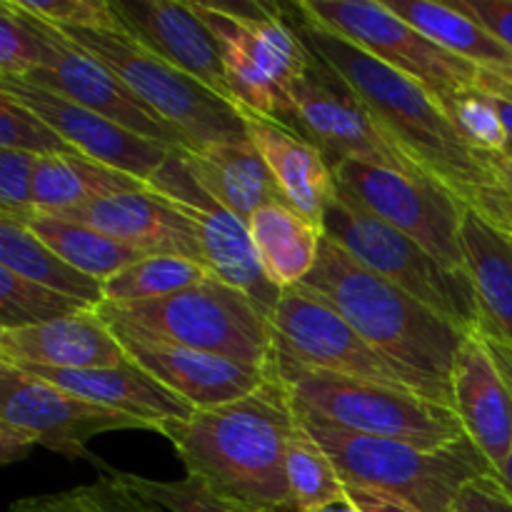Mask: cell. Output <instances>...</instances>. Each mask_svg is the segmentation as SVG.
<instances>
[{
	"mask_svg": "<svg viewBox=\"0 0 512 512\" xmlns=\"http://www.w3.org/2000/svg\"><path fill=\"white\" fill-rule=\"evenodd\" d=\"M210 278V270L180 255H148L105 280L103 305H140L168 298Z\"/></svg>",
	"mask_w": 512,
	"mask_h": 512,
	"instance_id": "33",
	"label": "cell"
},
{
	"mask_svg": "<svg viewBox=\"0 0 512 512\" xmlns=\"http://www.w3.org/2000/svg\"><path fill=\"white\" fill-rule=\"evenodd\" d=\"M18 223H23L30 233L38 235L65 263H70L80 273L90 275V278L100 280V283L118 275L128 265L148 258L140 250L120 243V240H113L110 235L100 233V230L90 228V225L60 218V215L53 213L33 210V213L25 215Z\"/></svg>",
	"mask_w": 512,
	"mask_h": 512,
	"instance_id": "31",
	"label": "cell"
},
{
	"mask_svg": "<svg viewBox=\"0 0 512 512\" xmlns=\"http://www.w3.org/2000/svg\"><path fill=\"white\" fill-rule=\"evenodd\" d=\"M108 325L135 365H140L145 373L153 375L175 395L188 400L195 410L218 408V405L248 398L270 378V368H250V365L235 363L220 355L200 353V350L135 333L123 325Z\"/></svg>",
	"mask_w": 512,
	"mask_h": 512,
	"instance_id": "18",
	"label": "cell"
},
{
	"mask_svg": "<svg viewBox=\"0 0 512 512\" xmlns=\"http://www.w3.org/2000/svg\"><path fill=\"white\" fill-rule=\"evenodd\" d=\"M290 108L288 128L313 143L330 168L353 160L425 178L380 130L353 88L315 55L295 83Z\"/></svg>",
	"mask_w": 512,
	"mask_h": 512,
	"instance_id": "12",
	"label": "cell"
},
{
	"mask_svg": "<svg viewBox=\"0 0 512 512\" xmlns=\"http://www.w3.org/2000/svg\"><path fill=\"white\" fill-rule=\"evenodd\" d=\"M53 215L90 225L145 255H180L203 265L198 233L188 215L150 188L95 200Z\"/></svg>",
	"mask_w": 512,
	"mask_h": 512,
	"instance_id": "20",
	"label": "cell"
},
{
	"mask_svg": "<svg viewBox=\"0 0 512 512\" xmlns=\"http://www.w3.org/2000/svg\"><path fill=\"white\" fill-rule=\"evenodd\" d=\"M450 512H512V495L498 473L483 475L465 485Z\"/></svg>",
	"mask_w": 512,
	"mask_h": 512,
	"instance_id": "43",
	"label": "cell"
},
{
	"mask_svg": "<svg viewBox=\"0 0 512 512\" xmlns=\"http://www.w3.org/2000/svg\"><path fill=\"white\" fill-rule=\"evenodd\" d=\"M295 8L423 85L440 105L483 85V70L440 48L383 0H295Z\"/></svg>",
	"mask_w": 512,
	"mask_h": 512,
	"instance_id": "10",
	"label": "cell"
},
{
	"mask_svg": "<svg viewBox=\"0 0 512 512\" xmlns=\"http://www.w3.org/2000/svg\"><path fill=\"white\" fill-rule=\"evenodd\" d=\"M288 485V512H318L348 495L338 468L323 445L310 435L298 413H295L293 433L288 438Z\"/></svg>",
	"mask_w": 512,
	"mask_h": 512,
	"instance_id": "32",
	"label": "cell"
},
{
	"mask_svg": "<svg viewBox=\"0 0 512 512\" xmlns=\"http://www.w3.org/2000/svg\"><path fill=\"white\" fill-rule=\"evenodd\" d=\"M148 188L188 215L198 233L203 265L210 275L248 295L270 320L283 290L275 288L265 275L250 223L205 193L185 163V150L170 153L163 168L148 180Z\"/></svg>",
	"mask_w": 512,
	"mask_h": 512,
	"instance_id": "13",
	"label": "cell"
},
{
	"mask_svg": "<svg viewBox=\"0 0 512 512\" xmlns=\"http://www.w3.org/2000/svg\"><path fill=\"white\" fill-rule=\"evenodd\" d=\"M190 8L208 25L223 55L238 108L290 123V95L313 60L288 8L275 3H200Z\"/></svg>",
	"mask_w": 512,
	"mask_h": 512,
	"instance_id": "6",
	"label": "cell"
},
{
	"mask_svg": "<svg viewBox=\"0 0 512 512\" xmlns=\"http://www.w3.org/2000/svg\"><path fill=\"white\" fill-rule=\"evenodd\" d=\"M478 335L485 340V345L490 348V353H493L495 363H498L500 373H503L505 383H508V388L512 393V348L508 343H503V340H498V338H493V335L483 333V330H478ZM500 480H503L505 490H508V493L512 495V450H510V458H508V463H505L503 473H500Z\"/></svg>",
	"mask_w": 512,
	"mask_h": 512,
	"instance_id": "46",
	"label": "cell"
},
{
	"mask_svg": "<svg viewBox=\"0 0 512 512\" xmlns=\"http://www.w3.org/2000/svg\"><path fill=\"white\" fill-rule=\"evenodd\" d=\"M453 5L512 50V0H455Z\"/></svg>",
	"mask_w": 512,
	"mask_h": 512,
	"instance_id": "44",
	"label": "cell"
},
{
	"mask_svg": "<svg viewBox=\"0 0 512 512\" xmlns=\"http://www.w3.org/2000/svg\"><path fill=\"white\" fill-rule=\"evenodd\" d=\"M123 33L213 93L233 100L223 55L208 25L180 0H113ZM235 103V100H233ZM238 105V103H235Z\"/></svg>",
	"mask_w": 512,
	"mask_h": 512,
	"instance_id": "19",
	"label": "cell"
},
{
	"mask_svg": "<svg viewBox=\"0 0 512 512\" xmlns=\"http://www.w3.org/2000/svg\"><path fill=\"white\" fill-rule=\"evenodd\" d=\"M248 223L270 283L280 290L298 288L318 263L323 228L285 203L263 205Z\"/></svg>",
	"mask_w": 512,
	"mask_h": 512,
	"instance_id": "28",
	"label": "cell"
},
{
	"mask_svg": "<svg viewBox=\"0 0 512 512\" xmlns=\"http://www.w3.org/2000/svg\"><path fill=\"white\" fill-rule=\"evenodd\" d=\"M25 15L33 20L35 30L40 33V40H43L45 63L43 68L35 70V73H30L23 80L43 90H50L55 95H63V98L73 100V103L123 125L130 133L155 140V143L165 145V148L188 150V140L173 125L160 120L153 110L145 108L135 98L133 90L108 65L100 63L93 53H88L83 45L75 43L73 38H68L55 25L43 23V20L30 13Z\"/></svg>",
	"mask_w": 512,
	"mask_h": 512,
	"instance_id": "15",
	"label": "cell"
},
{
	"mask_svg": "<svg viewBox=\"0 0 512 512\" xmlns=\"http://www.w3.org/2000/svg\"><path fill=\"white\" fill-rule=\"evenodd\" d=\"M335 183L368 213L393 225L433 258L458 273H468L460 230L468 205L430 178L368 163H340Z\"/></svg>",
	"mask_w": 512,
	"mask_h": 512,
	"instance_id": "11",
	"label": "cell"
},
{
	"mask_svg": "<svg viewBox=\"0 0 512 512\" xmlns=\"http://www.w3.org/2000/svg\"><path fill=\"white\" fill-rule=\"evenodd\" d=\"M0 420L25 430L40 448L68 460H98L88 453L95 435L115 430H150L140 420L70 395L25 370L0 360Z\"/></svg>",
	"mask_w": 512,
	"mask_h": 512,
	"instance_id": "16",
	"label": "cell"
},
{
	"mask_svg": "<svg viewBox=\"0 0 512 512\" xmlns=\"http://www.w3.org/2000/svg\"><path fill=\"white\" fill-rule=\"evenodd\" d=\"M318 512H363V510L355 505V500L350 498V495H345V498H340V500H335V503L325 505V508L318 510Z\"/></svg>",
	"mask_w": 512,
	"mask_h": 512,
	"instance_id": "50",
	"label": "cell"
},
{
	"mask_svg": "<svg viewBox=\"0 0 512 512\" xmlns=\"http://www.w3.org/2000/svg\"><path fill=\"white\" fill-rule=\"evenodd\" d=\"M63 33L108 65L145 108L188 140L193 153L248 135L243 110L233 100L165 63L128 33L75 28Z\"/></svg>",
	"mask_w": 512,
	"mask_h": 512,
	"instance_id": "9",
	"label": "cell"
},
{
	"mask_svg": "<svg viewBox=\"0 0 512 512\" xmlns=\"http://www.w3.org/2000/svg\"><path fill=\"white\" fill-rule=\"evenodd\" d=\"M295 408L280 380L248 398L195 410L158 430L178 453L185 475L253 508L288 512V438Z\"/></svg>",
	"mask_w": 512,
	"mask_h": 512,
	"instance_id": "3",
	"label": "cell"
},
{
	"mask_svg": "<svg viewBox=\"0 0 512 512\" xmlns=\"http://www.w3.org/2000/svg\"><path fill=\"white\" fill-rule=\"evenodd\" d=\"M490 165L493 180L480 190L473 210L512 238V165L505 155H490Z\"/></svg>",
	"mask_w": 512,
	"mask_h": 512,
	"instance_id": "42",
	"label": "cell"
},
{
	"mask_svg": "<svg viewBox=\"0 0 512 512\" xmlns=\"http://www.w3.org/2000/svg\"><path fill=\"white\" fill-rule=\"evenodd\" d=\"M8 512H163L123 483L118 470L100 463V478L58 493L18 498Z\"/></svg>",
	"mask_w": 512,
	"mask_h": 512,
	"instance_id": "34",
	"label": "cell"
},
{
	"mask_svg": "<svg viewBox=\"0 0 512 512\" xmlns=\"http://www.w3.org/2000/svg\"><path fill=\"white\" fill-rule=\"evenodd\" d=\"M443 108L470 148H475L478 153L505 155L508 135H505L503 120H500L495 100L488 90H463L453 100H448Z\"/></svg>",
	"mask_w": 512,
	"mask_h": 512,
	"instance_id": "38",
	"label": "cell"
},
{
	"mask_svg": "<svg viewBox=\"0 0 512 512\" xmlns=\"http://www.w3.org/2000/svg\"><path fill=\"white\" fill-rule=\"evenodd\" d=\"M243 115L248 138L263 155L283 203L323 228L325 210L338 193L335 173L328 160L313 143L300 138L288 125L248 110H243Z\"/></svg>",
	"mask_w": 512,
	"mask_h": 512,
	"instance_id": "24",
	"label": "cell"
},
{
	"mask_svg": "<svg viewBox=\"0 0 512 512\" xmlns=\"http://www.w3.org/2000/svg\"><path fill=\"white\" fill-rule=\"evenodd\" d=\"M270 373L280 380L295 413L305 418L350 433L403 440L428 450L445 448L465 438L455 408L423 398L413 390L320 373L280 355L270 360Z\"/></svg>",
	"mask_w": 512,
	"mask_h": 512,
	"instance_id": "5",
	"label": "cell"
},
{
	"mask_svg": "<svg viewBox=\"0 0 512 512\" xmlns=\"http://www.w3.org/2000/svg\"><path fill=\"white\" fill-rule=\"evenodd\" d=\"M83 310H90V305L20 278L18 273L0 265V330L33 328Z\"/></svg>",
	"mask_w": 512,
	"mask_h": 512,
	"instance_id": "35",
	"label": "cell"
},
{
	"mask_svg": "<svg viewBox=\"0 0 512 512\" xmlns=\"http://www.w3.org/2000/svg\"><path fill=\"white\" fill-rule=\"evenodd\" d=\"M480 88H485V90H490V93L503 95V98L512 100V83H505V80H498V78H490V75H485L483 85H480Z\"/></svg>",
	"mask_w": 512,
	"mask_h": 512,
	"instance_id": "49",
	"label": "cell"
},
{
	"mask_svg": "<svg viewBox=\"0 0 512 512\" xmlns=\"http://www.w3.org/2000/svg\"><path fill=\"white\" fill-rule=\"evenodd\" d=\"M480 308V330L512 348V238L468 208L460 230Z\"/></svg>",
	"mask_w": 512,
	"mask_h": 512,
	"instance_id": "26",
	"label": "cell"
},
{
	"mask_svg": "<svg viewBox=\"0 0 512 512\" xmlns=\"http://www.w3.org/2000/svg\"><path fill=\"white\" fill-rule=\"evenodd\" d=\"M490 93V90H488ZM493 95L495 100V108H498L500 113V120H503V128H505V135H508V148H505V158H512V100L510 98H503V95Z\"/></svg>",
	"mask_w": 512,
	"mask_h": 512,
	"instance_id": "48",
	"label": "cell"
},
{
	"mask_svg": "<svg viewBox=\"0 0 512 512\" xmlns=\"http://www.w3.org/2000/svg\"><path fill=\"white\" fill-rule=\"evenodd\" d=\"M33 378L45 380L70 395L90 400L95 405L130 415L158 433L165 423L188 420L195 413L193 405L165 388L163 383L145 373L133 360L115 368L88 370H53V368H20Z\"/></svg>",
	"mask_w": 512,
	"mask_h": 512,
	"instance_id": "23",
	"label": "cell"
},
{
	"mask_svg": "<svg viewBox=\"0 0 512 512\" xmlns=\"http://www.w3.org/2000/svg\"><path fill=\"white\" fill-rule=\"evenodd\" d=\"M108 323L135 333L220 355L250 368H270L273 330L263 310L215 275L168 298L140 305H100Z\"/></svg>",
	"mask_w": 512,
	"mask_h": 512,
	"instance_id": "7",
	"label": "cell"
},
{
	"mask_svg": "<svg viewBox=\"0 0 512 512\" xmlns=\"http://www.w3.org/2000/svg\"><path fill=\"white\" fill-rule=\"evenodd\" d=\"M0 360L15 368L88 370L130 358L98 308H90L33 328L0 330Z\"/></svg>",
	"mask_w": 512,
	"mask_h": 512,
	"instance_id": "21",
	"label": "cell"
},
{
	"mask_svg": "<svg viewBox=\"0 0 512 512\" xmlns=\"http://www.w3.org/2000/svg\"><path fill=\"white\" fill-rule=\"evenodd\" d=\"M348 495L355 500L363 512H420L410 508L408 503H400V500L390 498V495L373 493V490H360V488H348Z\"/></svg>",
	"mask_w": 512,
	"mask_h": 512,
	"instance_id": "47",
	"label": "cell"
},
{
	"mask_svg": "<svg viewBox=\"0 0 512 512\" xmlns=\"http://www.w3.org/2000/svg\"><path fill=\"white\" fill-rule=\"evenodd\" d=\"M18 8L60 30H110L123 33L110 0H15Z\"/></svg>",
	"mask_w": 512,
	"mask_h": 512,
	"instance_id": "40",
	"label": "cell"
},
{
	"mask_svg": "<svg viewBox=\"0 0 512 512\" xmlns=\"http://www.w3.org/2000/svg\"><path fill=\"white\" fill-rule=\"evenodd\" d=\"M383 3L448 53L475 65L490 78L512 83V50L453 3H433V0H383Z\"/></svg>",
	"mask_w": 512,
	"mask_h": 512,
	"instance_id": "27",
	"label": "cell"
},
{
	"mask_svg": "<svg viewBox=\"0 0 512 512\" xmlns=\"http://www.w3.org/2000/svg\"><path fill=\"white\" fill-rule=\"evenodd\" d=\"M270 330L273 355L290 363L340 378L413 390L408 380L373 345L365 343L338 310L305 290L288 288L280 293L278 305L270 315Z\"/></svg>",
	"mask_w": 512,
	"mask_h": 512,
	"instance_id": "14",
	"label": "cell"
},
{
	"mask_svg": "<svg viewBox=\"0 0 512 512\" xmlns=\"http://www.w3.org/2000/svg\"><path fill=\"white\" fill-rule=\"evenodd\" d=\"M33 448H38L33 435L0 420V463L10 465L25 460Z\"/></svg>",
	"mask_w": 512,
	"mask_h": 512,
	"instance_id": "45",
	"label": "cell"
},
{
	"mask_svg": "<svg viewBox=\"0 0 512 512\" xmlns=\"http://www.w3.org/2000/svg\"><path fill=\"white\" fill-rule=\"evenodd\" d=\"M148 183L85 155L38 158L33 183V205L40 213H65L95 200L138 193Z\"/></svg>",
	"mask_w": 512,
	"mask_h": 512,
	"instance_id": "29",
	"label": "cell"
},
{
	"mask_svg": "<svg viewBox=\"0 0 512 512\" xmlns=\"http://www.w3.org/2000/svg\"><path fill=\"white\" fill-rule=\"evenodd\" d=\"M38 158L23 150L0 148V215L23 220L35 210L33 183Z\"/></svg>",
	"mask_w": 512,
	"mask_h": 512,
	"instance_id": "41",
	"label": "cell"
},
{
	"mask_svg": "<svg viewBox=\"0 0 512 512\" xmlns=\"http://www.w3.org/2000/svg\"><path fill=\"white\" fill-rule=\"evenodd\" d=\"M298 418L330 455L345 488L390 495L420 512H450L470 480L495 473L468 435L453 445L428 450L403 440L350 433L305 415Z\"/></svg>",
	"mask_w": 512,
	"mask_h": 512,
	"instance_id": "4",
	"label": "cell"
},
{
	"mask_svg": "<svg viewBox=\"0 0 512 512\" xmlns=\"http://www.w3.org/2000/svg\"><path fill=\"white\" fill-rule=\"evenodd\" d=\"M0 265L18 273L20 278L80 300L90 308H100L105 303V290L100 280L65 263L23 223L3 218V215H0Z\"/></svg>",
	"mask_w": 512,
	"mask_h": 512,
	"instance_id": "30",
	"label": "cell"
},
{
	"mask_svg": "<svg viewBox=\"0 0 512 512\" xmlns=\"http://www.w3.org/2000/svg\"><path fill=\"white\" fill-rule=\"evenodd\" d=\"M288 10L310 53L328 63L353 88L395 148L425 178L448 188L473 208L480 190L493 180L490 155L465 143L443 105L423 85L310 20L295 3H290Z\"/></svg>",
	"mask_w": 512,
	"mask_h": 512,
	"instance_id": "1",
	"label": "cell"
},
{
	"mask_svg": "<svg viewBox=\"0 0 512 512\" xmlns=\"http://www.w3.org/2000/svg\"><path fill=\"white\" fill-rule=\"evenodd\" d=\"M118 475L135 493L143 495L148 503H153L155 508L163 512H278L253 508V505L225 498V495L215 493V490H210L208 485L200 483L198 478H190V475H185L183 480H153L143 478V475L125 473V470H118Z\"/></svg>",
	"mask_w": 512,
	"mask_h": 512,
	"instance_id": "36",
	"label": "cell"
},
{
	"mask_svg": "<svg viewBox=\"0 0 512 512\" xmlns=\"http://www.w3.org/2000/svg\"><path fill=\"white\" fill-rule=\"evenodd\" d=\"M453 408L465 435L503 473L512 450V393L478 333L468 335L453 365Z\"/></svg>",
	"mask_w": 512,
	"mask_h": 512,
	"instance_id": "22",
	"label": "cell"
},
{
	"mask_svg": "<svg viewBox=\"0 0 512 512\" xmlns=\"http://www.w3.org/2000/svg\"><path fill=\"white\" fill-rule=\"evenodd\" d=\"M0 93L13 95L18 103L28 105L45 123L53 125L80 155L148 183L165 165L173 148L130 133L123 125L73 103V100L38 88L23 78H0Z\"/></svg>",
	"mask_w": 512,
	"mask_h": 512,
	"instance_id": "17",
	"label": "cell"
},
{
	"mask_svg": "<svg viewBox=\"0 0 512 512\" xmlns=\"http://www.w3.org/2000/svg\"><path fill=\"white\" fill-rule=\"evenodd\" d=\"M338 310L423 398L453 408V365L468 333L323 238L315 270L298 285Z\"/></svg>",
	"mask_w": 512,
	"mask_h": 512,
	"instance_id": "2",
	"label": "cell"
},
{
	"mask_svg": "<svg viewBox=\"0 0 512 512\" xmlns=\"http://www.w3.org/2000/svg\"><path fill=\"white\" fill-rule=\"evenodd\" d=\"M508 160H510V165H512V158H508Z\"/></svg>",
	"mask_w": 512,
	"mask_h": 512,
	"instance_id": "51",
	"label": "cell"
},
{
	"mask_svg": "<svg viewBox=\"0 0 512 512\" xmlns=\"http://www.w3.org/2000/svg\"><path fill=\"white\" fill-rule=\"evenodd\" d=\"M0 148L23 150L35 158L80 155L53 125L8 93H0Z\"/></svg>",
	"mask_w": 512,
	"mask_h": 512,
	"instance_id": "37",
	"label": "cell"
},
{
	"mask_svg": "<svg viewBox=\"0 0 512 512\" xmlns=\"http://www.w3.org/2000/svg\"><path fill=\"white\" fill-rule=\"evenodd\" d=\"M185 163L205 193L240 218L250 220L263 205L283 203L263 155L248 135L210 145L198 153L185 150Z\"/></svg>",
	"mask_w": 512,
	"mask_h": 512,
	"instance_id": "25",
	"label": "cell"
},
{
	"mask_svg": "<svg viewBox=\"0 0 512 512\" xmlns=\"http://www.w3.org/2000/svg\"><path fill=\"white\" fill-rule=\"evenodd\" d=\"M325 238L380 278L390 280L468 335L480 330V308L468 273L448 268L415 240L383 223L338 188L323 218Z\"/></svg>",
	"mask_w": 512,
	"mask_h": 512,
	"instance_id": "8",
	"label": "cell"
},
{
	"mask_svg": "<svg viewBox=\"0 0 512 512\" xmlns=\"http://www.w3.org/2000/svg\"><path fill=\"white\" fill-rule=\"evenodd\" d=\"M45 45L33 20L15 5L0 3V78H28L43 68Z\"/></svg>",
	"mask_w": 512,
	"mask_h": 512,
	"instance_id": "39",
	"label": "cell"
}]
</instances>
